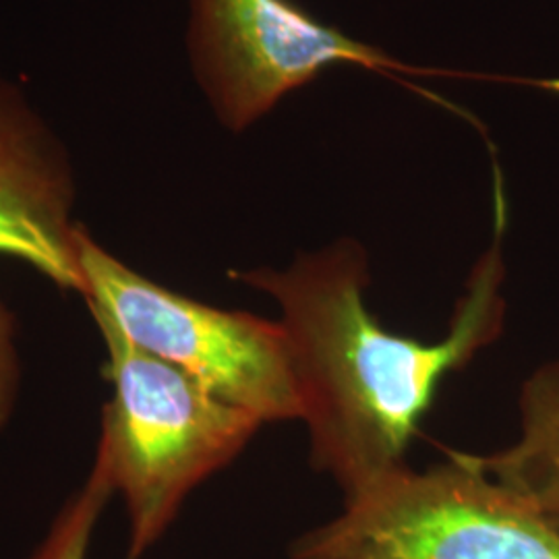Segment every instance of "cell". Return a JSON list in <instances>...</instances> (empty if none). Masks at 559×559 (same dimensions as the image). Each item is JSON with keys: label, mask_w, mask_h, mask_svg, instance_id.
I'll return each instance as SVG.
<instances>
[{"label": "cell", "mask_w": 559, "mask_h": 559, "mask_svg": "<svg viewBox=\"0 0 559 559\" xmlns=\"http://www.w3.org/2000/svg\"><path fill=\"white\" fill-rule=\"evenodd\" d=\"M87 307L108 350L112 383L96 452L124 501L127 559H140L168 531L187 496L237 459L263 423L141 350L100 305L87 300Z\"/></svg>", "instance_id": "cell-2"}, {"label": "cell", "mask_w": 559, "mask_h": 559, "mask_svg": "<svg viewBox=\"0 0 559 559\" xmlns=\"http://www.w3.org/2000/svg\"><path fill=\"white\" fill-rule=\"evenodd\" d=\"M83 299L120 332L261 423L302 419L290 342L280 321L226 311L145 278L78 226Z\"/></svg>", "instance_id": "cell-4"}, {"label": "cell", "mask_w": 559, "mask_h": 559, "mask_svg": "<svg viewBox=\"0 0 559 559\" xmlns=\"http://www.w3.org/2000/svg\"><path fill=\"white\" fill-rule=\"evenodd\" d=\"M73 205L75 177L62 141L20 87L0 80V255L83 295Z\"/></svg>", "instance_id": "cell-6"}, {"label": "cell", "mask_w": 559, "mask_h": 559, "mask_svg": "<svg viewBox=\"0 0 559 559\" xmlns=\"http://www.w3.org/2000/svg\"><path fill=\"white\" fill-rule=\"evenodd\" d=\"M189 50L218 119L242 131L323 69L443 73L402 64L313 17L295 0H191Z\"/></svg>", "instance_id": "cell-5"}, {"label": "cell", "mask_w": 559, "mask_h": 559, "mask_svg": "<svg viewBox=\"0 0 559 559\" xmlns=\"http://www.w3.org/2000/svg\"><path fill=\"white\" fill-rule=\"evenodd\" d=\"M520 440L471 456L487 477L519 493L559 533V359L539 367L520 392Z\"/></svg>", "instance_id": "cell-7"}, {"label": "cell", "mask_w": 559, "mask_h": 559, "mask_svg": "<svg viewBox=\"0 0 559 559\" xmlns=\"http://www.w3.org/2000/svg\"><path fill=\"white\" fill-rule=\"evenodd\" d=\"M115 493L106 462L96 452L94 466L80 489L64 501L46 537L27 559H87L90 545L110 496Z\"/></svg>", "instance_id": "cell-8"}, {"label": "cell", "mask_w": 559, "mask_h": 559, "mask_svg": "<svg viewBox=\"0 0 559 559\" xmlns=\"http://www.w3.org/2000/svg\"><path fill=\"white\" fill-rule=\"evenodd\" d=\"M21 362L17 323L9 307L0 300V431L13 417L20 399Z\"/></svg>", "instance_id": "cell-9"}, {"label": "cell", "mask_w": 559, "mask_h": 559, "mask_svg": "<svg viewBox=\"0 0 559 559\" xmlns=\"http://www.w3.org/2000/svg\"><path fill=\"white\" fill-rule=\"evenodd\" d=\"M496 177V239L466 282L448 334L436 344L392 334L369 313L367 253L355 240L305 253L284 272L233 274L278 302L311 462L338 480L344 496L408 466V443L441 381L501 336L506 200L498 170Z\"/></svg>", "instance_id": "cell-1"}, {"label": "cell", "mask_w": 559, "mask_h": 559, "mask_svg": "<svg viewBox=\"0 0 559 559\" xmlns=\"http://www.w3.org/2000/svg\"><path fill=\"white\" fill-rule=\"evenodd\" d=\"M293 559H559V533L468 454L408 466L344 496V510L300 535Z\"/></svg>", "instance_id": "cell-3"}]
</instances>
